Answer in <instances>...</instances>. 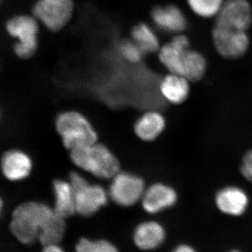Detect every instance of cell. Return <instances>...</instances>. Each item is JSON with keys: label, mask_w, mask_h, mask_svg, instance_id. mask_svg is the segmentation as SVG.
Masks as SVG:
<instances>
[{"label": "cell", "mask_w": 252, "mask_h": 252, "mask_svg": "<svg viewBox=\"0 0 252 252\" xmlns=\"http://www.w3.org/2000/svg\"><path fill=\"white\" fill-rule=\"evenodd\" d=\"M42 252H65L59 244H53V245H45L43 246Z\"/></svg>", "instance_id": "obj_27"}, {"label": "cell", "mask_w": 252, "mask_h": 252, "mask_svg": "<svg viewBox=\"0 0 252 252\" xmlns=\"http://www.w3.org/2000/svg\"><path fill=\"white\" fill-rule=\"evenodd\" d=\"M109 196L119 206H133L141 201L146 190L142 177L127 172H118L112 179Z\"/></svg>", "instance_id": "obj_6"}, {"label": "cell", "mask_w": 252, "mask_h": 252, "mask_svg": "<svg viewBox=\"0 0 252 252\" xmlns=\"http://www.w3.org/2000/svg\"><path fill=\"white\" fill-rule=\"evenodd\" d=\"M73 163L83 171L103 180H111L120 171V163L106 146L97 142L70 151Z\"/></svg>", "instance_id": "obj_2"}, {"label": "cell", "mask_w": 252, "mask_h": 252, "mask_svg": "<svg viewBox=\"0 0 252 252\" xmlns=\"http://www.w3.org/2000/svg\"><path fill=\"white\" fill-rule=\"evenodd\" d=\"M65 219L56 214L49 224L39 235V242L43 245L59 244L64 237L66 230Z\"/></svg>", "instance_id": "obj_21"}, {"label": "cell", "mask_w": 252, "mask_h": 252, "mask_svg": "<svg viewBox=\"0 0 252 252\" xmlns=\"http://www.w3.org/2000/svg\"><path fill=\"white\" fill-rule=\"evenodd\" d=\"M215 204L221 213L230 217H240L248 210V195L239 187H224L217 192Z\"/></svg>", "instance_id": "obj_12"}, {"label": "cell", "mask_w": 252, "mask_h": 252, "mask_svg": "<svg viewBox=\"0 0 252 252\" xmlns=\"http://www.w3.org/2000/svg\"><path fill=\"white\" fill-rule=\"evenodd\" d=\"M0 2H1V0H0Z\"/></svg>", "instance_id": "obj_31"}, {"label": "cell", "mask_w": 252, "mask_h": 252, "mask_svg": "<svg viewBox=\"0 0 252 252\" xmlns=\"http://www.w3.org/2000/svg\"><path fill=\"white\" fill-rule=\"evenodd\" d=\"M252 23V9L248 0H227L217 14L216 26L246 31Z\"/></svg>", "instance_id": "obj_10"}, {"label": "cell", "mask_w": 252, "mask_h": 252, "mask_svg": "<svg viewBox=\"0 0 252 252\" xmlns=\"http://www.w3.org/2000/svg\"><path fill=\"white\" fill-rule=\"evenodd\" d=\"M189 82L183 76L170 73L159 83V92L165 102L180 104L185 102L189 97Z\"/></svg>", "instance_id": "obj_17"}, {"label": "cell", "mask_w": 252, "mask_h": 252, "mask_svg": "<svg viewBox=\"0 0 252 252\" xmlns=\"http://www.w3.org/2000/svg\"><path fill=\"white\" fill-rule=\"evenodd\" d=\"M214 44L219 54L229 59H238L248 51L250 39L246 31L215 26L212 32Z\"/></svg>", "instance_id": "obj_8"}, {"label": "cell", "mask_w": 252, "mask_h": 252, "mask_svg": "<svg viewBox=\"0 0 252 252\" xmlns=\"http://www.w3.org/2000/svg\"><path fill=\"white\" fill-rule=\"evenodd\" d=\"M132 36L134 42L139 46L143 54L157 51L159 48V41L157 34L147 24L140 23L133 28Z\"/></svg>", "instance_id": "obj_20"}, {"label": "cell", "mask_w": 252, "mask_h": 252, "mask_svg": "<svg viewBox=\"0 0 252 252\" xmlns=\"http://www.w3.org/2000/svg\"><path fill=\"white\" fill-rule=\"evenodd\" d=\"M242 175L252 184V150L245 154L240 167Z\"/></svg>", "instance_id": "obj_25"}, {"label": "cell", "mask_w": 252, "mask_h": 252, "mask_svg": "<svg viewBox=\"0 0 252 252\" xmlns=\"http://www.w3.org/2000/svg\"><path fill=\"white\" fill-rule=\"evenodd\" d=\"M190 9L202 18L217 16L220 12L224 0H187Z\"/></svg>", "instance_id": "obj_22"}, {"label": "cell", "mask_w": 252, "mask_h": 252, "mask_svg": "<svg viewBox=\"0 0 252 252\" xmlns=\"http://www.w3.org/2000/svg\"><path fill=\"white\" fill-rule=\"evenodd\" d=\"M188 38L183 34L175 36L169 44L162 46L159 52L162 64L172 74L183 76L184 59L190 49Z\"/></svg>", "instance_id": "obj_13"}, {"label": "cell", "mask_w": 252, "mask_h": 252, "mask_svg": "<svg viewBox=\"0 0 252 252\" xmlns=\"http://www.w3.org/2000/svg\"><path fill=\"white\" fill-rule=\"evenodd\" d=\"M69 180L74 190L76 210L81 216H92L108 202V192L102 186L91 183L78 172H72Z\"/></svg>", "instance_id": "obj_4"}, {"label": "cell", "mask_w": 252, "mask_h": 252, "mask_svg": "<svg viewBox=\"0 0 252 252\" xmlns=\"http://www.w3.org/2000/svg\"><path fill=\"white\" fill-rule=\"evenodd\" d=\"M72 11V0H39L33 8L34 17L52 31L62 29Z\"/></svg>", "instance_id": "obj_7"}, {"label": "cell", "mask_w": 252, "mask_h": 252, "mask_svg": "<svg viewBox=\"0 0 252 252\" xmlns=\"http://www.w3.org/2000/svg\"><path fill=\"white\" fill-rule=\"evenodd\" d=\"M226 252H243L240 251V250H237V249H233V250H228Z\"/></svg>", "instance_id": "obj_29"}, {"label": "cell", "mask_w": 252, "mask_h": 252, "mask_svg": "<svg viewBox=\"0 0 252 252\" xmlns=\"http://www.w3.org/2000/svg\"><path fill=\"white\" fill-rule=\"evenodd\" d=\"M172 252H198L192 245L187 243L180 244L176 246Z\"/></svg>", "instance_id": "obj_26"}, {"label": "cell", "mask_w": 252, "mask_h": 252, "mask_svg": "<svg viewBox=\"0 0 252 252\" xmlns=\"http://www.w3.org/2000/svg\"><path fill=\"white\" fill-rule=\"evenodd\" d=\"M206 69V60L200 53L190 49L186 53L183 65V77L186 79L192 82L200 80Z\"/></svg>", "instance_id": "obj_19"}, {"label": "cell", "mask_w": 252, "mask_h": 252, "mask_svg": "<svg viewBox=\"0 0 252 252\" xmlns=\"http://www.w3.org/2000/svg\"><path fill=\"white\" fill-rule=\"evenodd\" d=\"M152 19L159 29L169 33H180L187 28V17L175 5L157 6L153 10Z\"/></svg>", "instance_id": "obj_15"}, {"label": "cell", "mask_w": 252, "mask_h": 252, "mask_svg": "<svg viewBox=\"0 0 252 252\" xmlns=\"http://www.w3.org/2000/svg\"><path fill=\"white\" fill-rule=\"evenodd\" d=\"M55 212L64 219L77 213L74 190L69 180H56L53 182Z\"/></svg>", "instance_id": "obj_18"}, {"label": "cell", "mask_w": 252, "mask_h": 252, "mask_svg": "<svg viewBox=\"0 0 252 252\" xmlns=\"http://www.w3.org/2000/svg\"><path fill=\"white\" fill-rule=\"evenodd\" d=\"M56 215L54 208L39 201H26L13 210L9 228L14 238L23 245H32Z\"/></svg>", "instance_id": "obj_1"}, {"label": "cell", "mask_w": 252, "mask_h": 252, "mask_svg": "<svg viewBox=\"0 0 252 252\" xmlns=\"http://www.w3.org/2000/svg\"><path fill=\"white\" fill-rule=\"evenodd\" d=\"M4 208V200L0 194V218H1V215H2L3 210Z\"/></svg>", "instance_id": "obj_28"}, {"label": "cell", "mask_w": 252, "mask_h": 252, "mask_svg": "<svg viewBox=\"0 0 252 252\" xmlns=\"http://www.w3.org/2000/svg\"><path fill=\"white\" fill-rule=\"evenodd\" d=\"M166 239V231L161 223L147 220L140 223L135 229L133 240L136 246L143 251H151L161 246Z\"/></svg>", "instance_id": "obj_14"}, {"label": "cell", "mask_w": 252, "mask_h": 252, "mask_svg": "<svg viewBox=\"0 0 252 252\" xmlns=\"http://www.w3.org/2000/svg\"><path fill=\"white\" fill-rule=\"evenodd\" d=\"M177 198V192L172 187L156 183L146 189L141 202L144 211L156 215L173 207Z\"/></svg>", "instance_id": "obj_11"}, {"label": "cell", "mask_w": 252, "mask_h": 252, "mask_svg": "<svg viewBox=\"0 0 252 252\" xmlns=\"http://www.w3.org/2000/svg\"><path fill=\"white\" fill-rule=\"evenodd\" d=\"M33 160L28 152L18 148L5 151L0 158V172L9 182H23L32 172Z\"/></svg>", "instance_id": "obj_9"}, {"label": "cell", "mask_w": 252, "mask_h": 252, "mask_svg": "<svg viewBox=\"0 0 252 252\" xmlns=\"http://www.w3.org/2000/svg\"><path fill=\"white\" fill-rule=\"evenodd\" d=\"M56 127L63 145L69 151L97 142V134L94 126L80 112L61 113L56 118Z\"/></svg>", "instance_id": "obj_3"}, {"label": "cell", "mask_w": 252, "mask_h": 252, "mask_svg": "<svg viewBox=\"0 0 252 252\" xmlns=\"http://www.w3.org/2000/svg\"><path fill=\"white\" fill-rule=\"evenodd\" d=\"M166 122L165 117L157 109L144 112L135 122L134 130L140 140L152 142L165 130Z\"/></svg>", "instance_id": "obj_16"}, {"label": "cell", "mask_w": 252, "mask_h": 252, "mask_svg": "<svg viewBox=\"0 0 252 252\" xmlns=\"http://www.w3.org/2000/svg\"><path fill=\"white\" fill-rule=\"evenodd\" d=\"M8 34L17 41L14 51L20 59H28L34 54L38 46V27L36 18L26 15H20L10 18L6 23Z\"/></svg>", "instance_id": "obj_5"}, {"label": "cell", "mask_w": 252, "mask_h": 252, "mask_svg": "<svg viewBox=\"0 0 252 252\" xmlns=\"http://www.w3.org/2000/svg\"><path fill=\"white\" fill-rule=\"evenodd\" d=\"M120 52L124 59L131 63L140 62L143 54L139 46L130 41H124L121 44Z\"/></svg>", "instance_id": "obj_24"}, {"label": "cell", "mask_w": 252, "mask_h": 252, "mask_svg": "<svg viewBox=\"0 0 252 252\" xmlns=\"http://www.w3.org/2000/svg\"><path fill=\"white\" fill-rule=\"evenodd\" d=\"M76 252H119L115 245L105 240L82 238L76 245Z\"/></svg>", "instance_id": "obj_23"}, {"label": "cell", "mask_w": 252, "mask_h": 252, "mask_svg": "<svg viewBox=\"0 0 252 252\" xmlns=\"http://www.w3.org/2000/svg\"><path fill=\"white\" fill-rule=\"evenodd\" d=\"M1 109H0V119H1Z\"/></svg>", "instance_id": "obj_30"}]
</instances>
